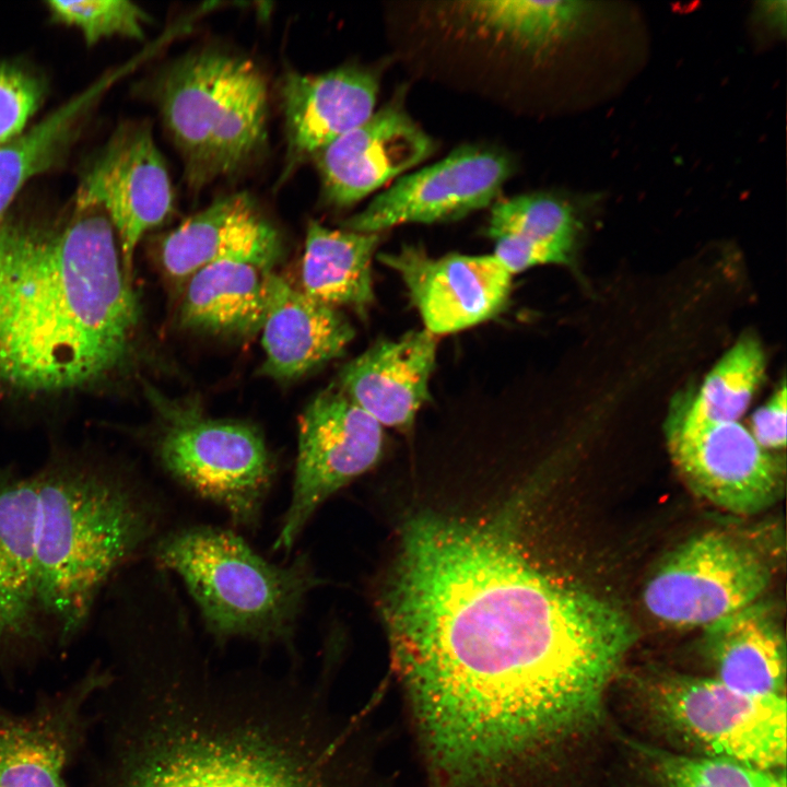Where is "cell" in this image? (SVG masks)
Returning <instances> with one entry per match:
<instances>
[{"label": "cell", "instance_id": "1", "mask_svg": "<svg viewBox=\"0 0 787 787\" xmlns=\"http://www.w3.org/2000/svg\"><path fill=\"white\" fill-rule=\"evenodd\" d=\"M383 614L426 768L508 787L600 716L635 632L532 565L506 532L409 519Z\"/></svg>", "mask_w": 787, "mask_h": 787}, {"label": "cell", "instance_id": "2", "mask_svg": "<svg viewBox=\"0 0 787 787\" xmlns=\"http://www.w3.org/2000/svg\"><path fill=\"white\" fill-rule=\"evenodd\" d=\"M145 611L111 629L95 787H360L354 726L319 685L219 672L179 606Z\"/></svg>", "mask_w": 787, "mask_h": 787}, {"label": "cell", "instance_id": "3", "mask_svg": "<svg viewBox=\"0 0 787 787\" xmlns=\"http://www.w3.org/2000/svg\"><path fill=\"white\" fill-rule=\"evenodd\" d=\"M115 231L98 208L62 230L0 225V376L56 390L105 376L128 355L139 319Z\"/></svg>", "mask_w": 787, "mask_h": 787}, {"label": "cell", "instance_id": "4", "mask_svg": "<svg viewBox=\"0 0 787 787\" xmlns=\"http://www.w3.org/2000/svg\"><path fill=\"white\" fill-rule=\"evenodd\" d=\"M10 536L22 598L54 650L61 651L85 632L129 560L125 513L91 467L59 454L23 474Z\"/></svg>", "mask_w": 787, "mask_h": 787}, {"label": "cell", "instance_id": "5", "mask_svg": "<svg viewBox=\"0 0 787 787\" xmlns=\"http://www.w3.org/2000/svg\"><path fill=\"white\" fill-rule=\"evenodd\" d=\"M146 551L154 567L180 577L216 643L244 639L294 651L306 598L322 583L306 553L274 564L240 536L210 525L158 535Z\"/></svg>", "mask_w": 787, "mask_h": 787}, {"label": "cell", "instance_id": "6", "mask_svg": "<svg viewBox=\"0 0 787 787\" xmlns=\"http://www.w3.org/2000/svg\"><path fill=\"white\" fill-rule=\"evenodd\" d=\"M157 101L191 190L234 174L266 144L267 83L248 59L220 51L186 56L161 78Z\"/></svg>", "mask_w": 787, "mask_h": 787}, {"label": "cell", "instance_id": "7", "mask_svg": "<svg viewBox=\"0 0 787 787\" xmlns=\"http://www.w3.org/2000/svg\"><path fill=\"white\" fill-rule=\"evenodd\" d=\"M162 418L153 449L163 470L222 507L237 526L256 528L275 474L260 432L210 418L190 403L163 402Z\"/></svg>", "mask_w": 787, "mask_h": 787}, {"label": "cell", "instance_id": "8", "mask_svg": "<svg viewBox=\"0 0 787 787\" xmlns=\"http://www.w3.org/2000/svg\"><path fill=\"white\" fill-rule=\"evenodd\" d=\"M646 693L656 717L706 755L784 770L785 695H750L713 677L681 673L651 679Z\"/></svg>", "mask_w": 787, "mask_h": 787}, {"label": "cell", "instance_id": "9", "mask_svg": "<svg viewBox=\"0 0 787 787\" xmlns=\"http://www.w3.org/2000/svg\"><path fill=\"white\" fill-rule=\"evenodd\" d=\"M771 580V568L756 551L710 530L691 537L658 563L643 602L665 624L703 629L761 599Z\"/></svg>", "mask_w": 787, "mask_h": 787}, {"label": "cell", "instance_id": "10", "mask_svg": "<svg viewBox=\"0 0 787 787\" xmlns=\"http://www.w3.org/2000/svg\"><path fill=\"white\" fill-rule=\"evenodd\" d=\"M383 445V426L337 386L318 393L299 418L292 494L273 550L290 551L320 505L376 465Z\"/></svg>", "mask_w": 787, "mask_h": 787}, {"label": "cell", "instance_id": "11", "mask_svg": "<svg viewBox=\"0 0 787 787\" xmlns=\"http://www.w3.org/2000/svg\"><path fill=\"white\" fill-rule=\"evenodd\" d=\"M109 680L108 666L96 661L26 710L0 704V787H68V772L87 741L90 707Z\"/></svg>", "mask_w": 787, "mask_h": 787}, {"label": "cell", "instance_id": "12", "mask_svg": "<svg viewBox=\"0 0 787 787\" xmlns=\"http://www.w3.org/2000/svg\"><path fill=\"white\" fill-rule=\"evenodd\" d=\"M666 436L686 485L713 505L753 515L780 498L784 462L763 449L739 421L689 423L670 414Z\"/></svg>", "mask_w": 787, "mask_h": 787}, {"label": "cell", "instance_id": "13", "mask_svg": "<svg viewBox=\"0 0 787 787\" xmlns=\"http://www.w3.org/2000/svg\"><path fill=\"white\" fill-rule=\"evenodd\" d=\"M173 204L164 158L150 128L140 124L115 131L82 175L75 197L77 209L98 208L108 218L127 278L139 242L169 215Z\"/></svg>", "mask_w": 787, "mask_h": 787}, {"label": "cell", "instance_id": "14", "mask_svg": "<svg viewBox=\"0 0 787 787\" xmlns=\"http://www.w3.org/2000/svg\"><path fill=\"white\" fill-rule=\"evenodd\" d=\"M512 173L513 163L506 154L462 145L443 160L401 176L342 226L359 233H381L406 223L461 219L489 207Z\"/></svg>", "mask_w": 787, "mask_h": 787}, {"label": "cell", "instance_id": "15", "mask_svg": "<svg viewBox=\"0 0 787 787\" xmlns=\"http://www.w3.org/2000/svg\"><path fill=\"white\" fill-rule=\"evenodd\" d=\"M377 258L400 275L424 329L436 337L486 321L507 305L512 274L492 254L433 258L420 245H403Z\"/></svg>", "mask_w": 787, "mask_h": 787}, {"label": "cell", "instance_id": "16", "mask_svg": "<svg viewBox=\"0 0 787 787\" xmlns=\"http://www.w3.org/2000/svg\"><path fill=\"white\" fill-rule=\"evenodd\" d=\"M434 151L433 139L400 106L388 105L314 158L327 201L344 208L422 163Z\"/></svg>", "mask_w": 787, "mask_h": 787}, {"label": "cell", "instance_id": "17", "mask_svg": "<svg viewBox=\"0 0 787 787\" xmlns=\"http://www.w3.org/2000/svg\"><path fill=\"white\" fill-rule=\"evenodd\" d=\"M281 255L277 228L246 192L216 199L183 221L161 244L162 265L175 280H188L203 267L224 261L271 271Z\"/></svg>", "mask_w": 787, "mask_h": 787}, {"label": "cell", "instance_id": "18", "mask_svg": "<svg viewBox=\"0 0 787 787\" xmlns=\"http://www.w3.org/2000/svg\"><path fill=\"white\" fill-rule=\"evenodd\" d=\"M377 92L376 75L357 67L289 73L281 86L287 142L283 176L365 122L374 114Z\"/></svg>", "mask_w": 787, "mask_h": 787}, {"label": "cell", "instance_id": "19", "mask_svg": "<svg viewBox=\"0 0 787 787\" xmlns=\"http://www.w3.org/2000/svg\"><path fill=\"white\" fill-rule=\"evenodd\" d=\"M436 352L425 329L378 340L343 366L337 387L381 426L408 428L430 398Z\"/></svg>", "mask_w": 787, "mask_h": 787}, {"label": "cell", "instance_id": "20", "mask_svg": "<svg viewBox=\"0 0 787 787\" xmlns=\"http://www.w3.org/2000/svg\"><path fill=\"white\" fill-rule=\"evenodd\" d=\"M261 374L278 380L298 378L341 356L354 337L349 320L332 306L267 273L266 310L260 328Z\"/></svg>", "mask_w": 787, "mask_h": 787}, {"label": "cell", "instance_id": "21", "mask_svg": "<svg viewBox=\"0 0 787 787\" xmlns=\"http://www.w3.org/2000/svg\"><path fill=\"white\" fill-rule=\"evenodd\" d=\"M713 678L736 691L785 695L786 639L778 610L757 601L703 627Z\"/></svg>", "mask_w": 787, "mask_h": 787}, {"label": "cell", "instance_id": "22", "mask_svg": "<svg viewBox=\"0 0 787 787\" xmlns=\"http://www.w3.org/2000/svg\"><path fill=\"white\" fill-rule=\"evenodd\" d=\"M380 233L332 230L316 221L307 226L301 266V290L332 306L366 316L375 295L372 259Z\"/></svg>", "mask_w": 787, "mask_h": 787}, {"label": "cell", "instance_id": "23", "mask_svg": "<svg viewBox=\"0 0 787 787\" xmlns=\"http://www.w3.org/2000/svg\"><path fill=\"white\" fill-rule=\"evenodd\" d=\"M268 272L240 261L203 267L187 280L180 322L190 329L233 337L259 332Z\"/></svg>", "mask_w": 787, "mask_h": 787}, {"label": "cell", "instance_id": "24", "mask_svg": "<svg viewBox=\"0 0 787 787\" xmlns=\"http://www.w3.org/2000/svg\"><path fill=\"white\" fill-rule=\"evenodd\" d=\"M124 70L94 82L36 126L0 145V225L20 189L61 156L87 111Z\"/></svg>", "mask_w": 787, "mask_h": 787}, {"label": "cell", "instance_id": "25", "mask_svg": "<svg viewBox=\"0 0 787 787\" xmlns=\"http://www.w3.org/2000/svg\"><path fill=\"white\" fill-rule=\"evenodd\" d=\"M457 11L477 28L542 52L576 33L594 11L585 1L478 0Z\"/></svg>", "mask_w": 787, "mask_h": 787}, {"label": "cell", "instance_id": "26", "mask_svg": "<svg viewBox=\"0 0 787 787\" xmlns=\"http://www.w3.org/2000/svg\"><path fill=\"white\" fill-rule=\"evenodd\" d=\"M765 367L760 341L743 336L712 368L696 395L681 399L671 414L689 423L739 421L764 378Z\"/></svg>", "mask_w": 787, "mask_h": 787}, {"label": "cell", "instance_id": "27", "mask_svg": "<svg viewBox=\"0 0 787 787\" xmlns=\"http://www.w3.org/2000/svg\"><path fill=\"white\" fill-rule=\"evenodd\" d=\"M580 223L574 207L552 195H522L496 201L486 234L496 239L517 236L574 251Z\"/></svg>", "mask_w": 787, "mask_h": 787}, {"label": "cell", "instance_id": "28", "mask_svg": "<svg viewBox=\"0 0 787 787\" xmlns=\"http://www.w3.org/2000/svg\"><path fill=\"white\" fill-rule=\"evenodd\" d=\"M646 752L659 787H786L784 770H764L709 755Z\"/></svg>", "mask_w": 787, "mask_h": 787}, {"label": "cell", "instance_id": "29", "mask_svg": "<svg viewBox=\"0 0 787 787\" xmlns=\"http://www.w3.org/2000/svg\"><path fill=\"white\" fill-rule=\"evenodd\" d=\"M51 16L77 27L90 45L102 38L122 36L140 39L148 15L126 0L48 1Z\"/></svg>", "mask_w": 787, "mask_h": 787}, {"label": "cell", "instance_id": "30", "mask_svg": "<svg viewBox=\"0 0 787 787\" xmlns=\"http://www.w3.org/2000/svg\"><path fill=\"white\" fill-rule=\"evenodd\" d=\"M45 86L34 73L0 60V145L21 134L44 98Z\"/></svg>", "mask_w": 787, "mask_h": 787}, {"label": "cell", "instance_id": "31", "mask_svg": "<svg viewBox=\"0 0 787 787\" xmlns=\"http://www.w3.org/2000/svg\"><path fill=\"white\" fill-rule=\"evenodd\" d=\"M495 240L492 255L512 275L538 265L571 263L573 251L556 245L517 236H502Z\"/></svg>", "mask_w": 787, "mask_h": 787}, {"label": "cell", "instance_id": "32", "mask_svg": "<svg viewBox=\"0 0 787 787\" xmlns=\"http://www.w3.org/2000/svg\"><path fill=\"white\" fill-rule=\"evenodd\" d=\"M787 390L783 379L771 398L751 418V430L756 443L777 455L786 447Z\"/></svg>", "mask_w": 787, "mask_h": 787}]
</instances>
